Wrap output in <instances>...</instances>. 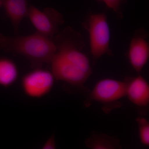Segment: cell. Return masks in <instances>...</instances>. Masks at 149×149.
<instances>
[{
	"mask_svg": "<svg viewBox=\"0 0 149 149\" xmlns=\"http://www.w3.org/2000/svg\"><path fill=\"white\" fill-rule=\"evenodd\" d=\"M52 40L56 50L49 64L56 80L84 88L92 70L88 57L82 52L85 46L83 36L68 26Z\"/></svg>",
	"mask_w": 149,
	"mask_h": 149,
	"instance_id": "cell-1",
	"label": "cell"
},
{
	"mask_svg": "<svg viewBox=\"0 0 149 149\" xmlns=\"http://www.w3.org/2000/svg\"><path fill=\"white\" fill-rule=\"evenodd\" d=\"M0 49L24 57L33 69L49 64L56 49L52 40L36 32L17 37L0 34Z\"/></svg>",
	"mask_w": 149,
	"mask_h": 149,
	"instance_id": "cell-2",
	"label": "cell"
},
{
	"mask_svg": "<svg viewBox=\"0 0 149 149\" xmlns=\"http://www.w3.org/2000/svg\"><path fill=\"white\" fill-rule=\"evenodd\" d=\"M82 25L89 34L90 49L94 61L104 55H113L110 49V29L105 13L88 15Z\"/></svg>",
	"mask_w": 149,
	"mask_h": 149,
	"instance_id": "cell-3",
	"label": "cell"
},
{
	"mask_svg": "<svg viewBox=\"0 0 149 149\" xmlns=\"http://www.w3.org/2000/svg\"><path fill=\"white\" fill-rule=\"evenodd\" d=\"M126 83L111 78L99 80L91 91L88 102H95L102 104L104 111L108 112L120 107L118 102L125 97Z\"/></svg>",
	"mask_w": 149,
	"mask_h": 149,
	"instance_id": "cell-4",
	"label": "cell"
},
{
	"mask_svg": "<svg viewBox=\"0 0 149 149\" xmlns=\"http://www.w3.org/2000/svg\"><path fill=\"white\" fill-rule=\"evenodd\" d=\"M27 17L36 32L52 40L59 32V27L64 22L62 14L52 8L47 7L40 10L35 6L30 5Z\"/></svg>",
	"mask_w": 149,
	"mask_h": 149,
	"instance_id": "cell-5",
	"label": "cell"
},
{
	"mask_svg": "<svg viewBox=\"0 0 149 149\" xmlns=\"http://www.w3.org/2000/svg\"><path fill=\"white\" fill-rule=\"evenodd\" d=\"M55 80L52 71L42 67L33 68L22 77L21 87L27 97L40 98L50 92Z\"/></svg>",
	"mask_w": 149,
	"mask_h": 149,
	"instance_id": "cell-6",
	"label": "cell"
},
{
	"mask_svg": "<svg viewBox=\"0 0 149 149\" xmlns=\"http://www.w3.org/2000/svg\"><path fill=\"white\" fill-rule=\"evenodd\" d=\"M147 32L141 28L136 31L130 40L128 51L130 64L138 74L147 64L149 58V44Z\"/></svg>",
	"mask_w": 149,
	"mask_h": 149,
	"instance_id": "cell-7",
	"label": "cell"
},
{
	"mask_svg": "<svg viewBox=\"0 0 149 149\" xmlns=\"http://www.w3.org/2000/svg\"><path fill=\"white\" fill-rule=\"evenodd\" d=\"M126 83V95L131 102L137 107H147L149 104V84L140 74L136 77H128Z\"/></svg>",
	"mask_w": 149,
	"mask_h": 149,
	"instance_id": "cell-8",
	"label": "cell"
},
{
	"mask_svg": "<svg viewBox=\"0 0 149 149\" xmlns=\"http://www.w3.org/2000/svg\"><path fill=\"white\" fill-rule=\"evenodd\" d=\"M1 1L6 15L12 23L15 32L18 33L20 22L27 17L29 6L27 0H1Z\"/></svg>",
	"mask_w": 149,
	"mask_h": 149,
	"instance_id": "cell-9",
	"label": "cell"
},
{
	"mask_svg": "<svg viewBox=\"0 0 149 149\" xmlns=\"http://www.w3.org/2000/svg\"><path fill=\"white\" fill-rule=\"evenodd\" d=\"M85 146L91 149H120L122 148L120 140L108 134L93 131L85 141Z\"/></svg>",
	"mask_w": 149,
	"mask_h": 149,
	"instance_id": "cell-10",
	"label": "cell"
},
{
	"mask_svg": "<svg viewBox=\"0 0 149 149\" xmlns=\"http://www.w3.org/2000/svg\"><path fill=\"white\" fill-rule=\"evenodd\" d=\"M19 70L16 63L8 58H0V86L8 88L18 79Z\"/></svg>",
	"mask_w": 149,
	"mask_h": 149,
	"instance_id": "cell-11",
	"label": "cell"
},
{
	"mask_svg": "<svg viewBox=\"0 0 149 149\" xmlns=\"http://www.w3.org/2000/svg\"><path fill=\"white\" fill-rule=\"evenodd\" d=\"M136 121L139 127L140 141L145 146H149V122L145 118L139 116Z\"/></svg>",
	"mask_w": 149,
	"mask_h": 149,
	"instance_id": "cell-12",
	"label": "cell"
},
{
	"mask_svg": "<svg viewBox=\"0 0 149 149\" xmlns=\"http://www.w3.org/2000/svg\"><path fill=\"white\" fill-rule=\"evenodd\" d=\"M99 2L103 3L108 8L111 9L115 13L118 18L123 17L122 13L123 6L127 0H96Z\"/></svg>",
	"mask_w": 149,
	"mask_h": 149,
	"instance_id": "cell-13",
	"label": "cell"
},
{
	"mask_svg": "<svg viewBox=\"0 0 149 149\" xmlns=\"http://www.w3.org/2000/svg\"><path fill=\"white\" fill-rule=\"evenodd\" d=\"M56 148L55 138L54 134L47 139L42 147L43 149H55Z\"/></svg>",
	"mask_w": 149,
	"mask_h": 149,
	"instance_id": "cell-14",
	"label": "cell"
},
{
	"mask_svg": "<svg viewBox=\"0 0 149 149\" xmlns=\"http://www.w3.org/2000/svg\"><path fill=\"white\" fill-rule=\"evenodd\" d=\"M2 6V3L1 1V0H0V8Z\"/></svg>",
	"mask_w": 149,
	"mask_h": 149,
	"instance_id": "cell-15",
	"label": "cell"
}]
</instances>
